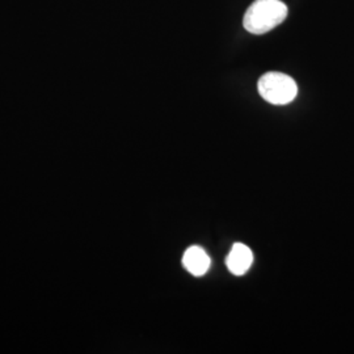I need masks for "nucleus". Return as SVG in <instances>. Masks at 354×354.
Listing matches in <instances>:
<instances>
[{
	"instance_id": "nucleus-2",
	"label": "nucleus",
	"mask_w": 354,
	"mask_h": 354,
	"mask_svg": "<svg viewBox=\"0 0 354 354\" xmlns=\"http://www.w3.org/2000/svg\"><path fill=\"white\" fill-rule=\"evenodd\" d=\"M257 88L266 102L274 105L289 104L298 93L295 80L282 73H266L260 77Z\"/></svg>"
},
{
	"instance_id": "nucleus-3",
	"label": "nucleus",
	"mask_w": 354,
	"mask_h": 354,
	"mask_svg": "<svg viewBox=\"0 0 354 354\" xmlns=\"http://www.w3.org/2000/svg\"><path fill=\"white\" fill-rule=\"evenodd\" d=\"M253 253L245 244L235 243L228 253L227 264L228 270L235 276H243L248 272V269L252 266Z\"/></svg>"
},
{
	"instance_id": "nucleus-1",
	"label": "nucleus",
	"mask_w": 354,
	"mask_h": 354,
	"mask_svg": "<svg viewBox=\"0 0 354 354\" xmlns=\"http://www.w3.org/2000/svg\"><path fill=\"white\" fill-rule=\"evenodd\" d=\"M288 17V6L281 0H254L243 19L244 28L252 35H264Z\"/></svg>"
},
{
	"instance_id": "nucleus-4",
	"label": "nucleus",
	"mask_w": 354,
	"mask_h": 354,
	"mask_svg": "<svg viewBox=\"0 0 354 354\" xmlns=\"http://www.w3.org/2000/svg\"><path fill=\"white\" fill-rule=\"evenodd\" d=\"M183 264L190 274L201 277L210 268V257L201 247L193 245L184 253Z\"/></svg>"
}]
</instances>
